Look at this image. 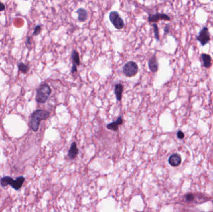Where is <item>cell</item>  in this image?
<instances>
[{
    "instance_id": "obj_1",
    "label": "cell",
    "mask_w": 213,
    "mask_h": 212,
    "mask_svg": "<svg viewBox=\"0 0 213 212\" xmlns=\"http://www.w3.org/2000/svg\"><path fill=\"white\" fill-rule=\"evenodd\" d=\"M49 116V113L44 110H37L35 111L31 116L29 126L34 132L38 131L40 123L42 120H46Z\"/></svg>"
},
{
    "instance_id": "obj_2",
    "label": "cell",
    "mask_w": 213,
    "mask_h": 212,
    "mask_svg": "<svg viewBox=\"0 0 213 212\" xmlns=\"http://www.w3.org/2000/svg\"><path fill=\"white\" fill-rule=\"evenodd\" d=\"M51 94V89L48 84L43 83L37 90L36 96V102L39 103H44Z\"/></svg>"
},
{
    "instance_id": "obj_3",
    "label": "cell",
    "mask_w": 213,
    "mask_h": 212,
    "mask_svg": "<svg viewBox=\"0 0 213 212\" xmlns=\"http://www.w3.org/2000/svg\"><path fill=\"white\" fill-rule=\"evenodd\" d=\"M138 72V65L135 62H128L123 67V73L127 77L136 75Z\"/></svg>"
},
{
    "instance_id": "obj_4",
    "label": "cell",
    "mask_w": 213,
    "mask_h": 212,
    "mask_svg": "<svg viewBox=\"0 0 213 212\" xmlns=\"http://www.w3.org/2000/svg\"><path fill=\"white\" fill-rule=\"evenodd\" d=\"M110 21L117 29H122L125 26V23L117 11H112L109 15Z\"/></svg>"
},
{
    "instance_id": "obj_5",
    "label": "cell",
    "mask_w": 213,
    "mask_h": 212,
    "mask_svg": "<svg viewBox=\"0 0 213 212\" xmlns=\"http://www.w3.org/2000/svg\"><path fill=\"white\" fill-rule=\"evenodd\" d=\"M196 39L197 41L200 42L202 46L209 43V41H210V34H209V30L207 27H204L201 30Z\"/></svg>"
},
{
    "instance_id": "obj_6",
    "label": "cell",
    "mask_w": 213,
    "mask_h": 212,
    "mask_svg": "<svg viewBox=\"0 0 213 212\" xmlns=\"http://www.w3.org/2000/svg\"><path fill=\"white\" fill-rule=\"evenodd\" d=\"M148 20L149 22H157L160 20H164V21H170V18L167 15L164 13H156V14L151 15L148 16Z\"/></svg>"
},
{
    "instance_id": "obj_7",
    "label": "cell",
    "mask_w": 213,
    "mask_h": 212,
    "mask_svg": "<svg viewBox=\"0 0 213 212\" xmlns=\"http://www.w3.org/2000/svg\"><path fill=\"white\" fill-rule=\"evenodd\" d=\"M168 162L171 166L178 167L181 162V157L178 154H173L169 157Z\"/></svg>"
},
{
    "instance_id": "obj_8",
    "label": "cell",
    "mask_w": 213,
    "mask_h": 212,
    "mask_svg": "<svg viewBox=\"0 0 213 212\" xmlns=\"http://www.w3.org/2000/svg\"><path fill=\"white\" fill-rule=\"evenodd\" d=\"M123 123V118L121 116H120L115 121V122L108 124L107 125V128L110 130H112L113 131H117L118 129V126Z\"/></svg>"
},
{
    "instance_id": "obj_9",
    "label": "cell",
    "mask_w": 213,
    "mask_h": 212,
    "mask_svg": "<svg viewBox=\"0 0 213 212\" xmlns=\"http://www.w3.org/2000/svg\"><path fill=\"white\" fill-rule=\"evenodd\" d=\"M148 67L152 72H157L158 69V64L156 58V55H153L148 62Z\"/></svg>"
},
{
    "instance_id": "obj_10",
    "label": "cell",
    "mask_w": 213,
    "mask_h": 212,
    "mask_svg": "<svg viewBox=\"0 0 213 212\" xmlns=\"http://www.w3.org/2000/svg\"><path fill=\"white\" fill-rule=\"evenodd\" d=\"M25 181V178L23 176H19L16 178L15 180H14L13 184L11 186L12 188H14L15 190H18L21 188L23 185Z\"/></svg>"
},
{
    "instance_id": "obj_11",
    "label": "cell",
    "mask_w": 213,
    "mask_h": 212,
    "mask_svg": "<svg viewBox=\"0 0 213 212\" xmlns=\"http://www.w3.org/2000/svg\"><path fill=\"white\" fill-rule=\"evenodd\" d=\"M79 153V149L77 147L76 143L74 142L70 146V148L69 151L68 156L70 159H73L75 158Z\"/></svg>"
},
{
    "instance_id": "obj_12",
    "label": "cell",
    "mask_w": 213,
    "mask_h": 212,
    "mask_svg": "<svg viewBox=\"0 0 213 212\" xmlns=\"http://www.w3.org/2000/svg\"><path fill=\"white\" fill-rule=\"evenodd\" d=\"M201 59L202 60V62H203V66L205 68L208 69L211 66L212 59L210 55L206 54V53H202Z\"/></svg>"
},
{
    "instance_id": "obj_13",
    "label": "cell",
    "mask_w": 213,
    "mask_h": 212,
    "mask_svg": "<svg viewBox=\"0 0 213 212\" xmlns=\"http://www.w3.org/2000/svg\"><path fill=\"white\" fill-rule=\"evenodd\" d=\"M13 182H14V179H12L11 177L5 176L0 179V184L3 187H5L8 186H11L13 184Z\"/></svg>"
},
{
    "instance_id": "obj_14",
    "label": "cell",
    "mask_w": 213,
    "mask_h": 212,
    "mask_svg": "<svg viewBox=\"0 0 213 212\" xmlns=\"http://www.w3.org/2000/svg\"><path fill=\"white\" fill-rule=\"evenodd\" d=\"M77 15H78V20L80 22H84L87 19V12L85 9L79 8L77 10Z\"/></svg>"
},
{
    "instance_id": "obj_15",
    "label": "cell",
    "mask_w": 213,
    "mask_h": 212,
    "mask_svg": "<svg viewBox=\"0 0 213 212\" xmlns=\"http://www.w3.org/2000/svg\"><path fill=\"white\" fill-rule=\"evenodd\" d=\"M123 90V87L122 85V84L118 83L115 85V94L116 98L118 101H120L121 100Z\"/></svg>"
},
{
    "instance_id": "obj_16",
    "label": "cell",
    "mask_w": 213,
    "mask_h": 212,
    "mask_svg": "<svg viewBox=\"0 0 213 212\" xmlns=\"http://www.w3.org/2000/svg\"><path fill=\"white\" fill-rule=\"evenodd\" d=\"M71 58H72L73 60L74 63H75L76 65H79L80 64L79 55V53L77 52V50H73L72 54H71Z\"/></svg>"
},
{
    "instance_id": "obj_17",
    "label": "cell",
    "mask_w": 213,
    "mask_h": 212,
    "mask_svg": "<svg viewBox=\"0 0 213 212\" xmlns=\"http://www.w3.org/2000/svg\"><path fill=\"white\" fill-rule=\"evenodd\" d=\"M18 68L19 72L25 74L28 73L29 70V67L23 62H19L18 63Z\"/></svg>"
},
{
    "instance_id": "obj_18",
    "label": "cell",
    "mask_w": 213,
    "mask_h": 212,
    "mask_svg": "<svg viewBox=\"0 0 213 212\" xmlns=\"http://www.w3.org/2000/svg\"><path fill=\"white\" fill-rule=\"evenodd\" d=\"M153 31H154V34H155V38L157 40L160 39V37H159V29H158V27L157 24L155 23H153Z\"/></svg>"
},
{
    "instance_id": "obj_19",
    "label": "cell",
    "mask_w": 213,
    "mask_h": 212,
    "mask_svg": "<svg viewBox=\"0 0 213 212\" xmlns=\"http://www.w3.org/2000/svg\"><path fill=\"white\" fill-rule=\"evenodd\" d=\"M42 31V27L40 25H38L36 26L35 27V29H34V31H33V35L32 36H38L39 35V34L40 33V32H41Z\"/></svg>"
},
{
    "instance_id": "obj_20",
    "label": "cell",
    "mask_w": 213,
    "mask_h": 212,
    "mask_svg": "<svg viewBox=\"0 0 213 212\" xmlns=\"http://www.w3.org/2000/svg\"><path fill=\"white\" fill-rule=\"evenodd\" d=\"M186 200L188 201H193L194 199V197L193 195V194H187L186 195Z\"/></svg>"
},
{
    "instance_id": "obj_21",
    "label": "cell",
    "mask_w": 213,
    "mask_h": 212,
    "mask_svg": "<svg viewBox=\"0 0 213 212\" xmlns=\"http://www.w3.org/2000/svg\"><path fill=\"white\" fill-rule=\"evenodd\" d=\"M177 137L180 139H183L184 137V134L182 133L181 131H179L177 133Z\"/></svg>"
},
{
    "instance_id": "obj_22",
    "label": "cell",
    "mask_w": 213,
    "mask_h": 212,
    "mask_svg": "<svg viewBox=\"0 0 213 212\" xmlns=\"http://www.w3.org/2000/svg\"><path fill=\"white\" fill-rule=\"evenodd\" d=\"M31 42H32V37H27L26 39V44L28 46H31Z\"/></svg>"
},
{
    "instance_id": "obj_23",
    "label": "cell",
    "mask_w": 213,
    "mask_h": 212,
    "mask_svg": "<svg viewBox=\"0 0 213 212\" xmlns=\"http://www.w3.org/2000/svg\"><path fill=\"white\" fill-rule=\"evenodd\" d=\"M77 71V65L75 64V63H74L73 65H72V69H71V72H72V73H75Z\"/></svg>"
},
{
    "instance_id": "obj_24",
    "label": "cell",
    "mask_w": 213,
    "mask_h": 212,
    "mask_svg": "<svg viewBox=\"0 0 213 212\" xmlns=\"http://www.w3.org/2000/svg\"><path fill=\"white\" fill-rule=\"evenodd\" d=\"M5 9V6L2 2L0 1V12L4 11Z\"/></svg>"
},
{
    "instance_id": "obj_25",
    "label": "cell",
    "mask_w": 213,
    "mask_h": 212,
    "mask_svg": "<svg viewBox=\"0 0 213 212\" xmlns=\"http://www.w3.org/2000/svg\"><path fill=\"white\" fill-rule=\"evenodd\" d=\"M169 29H170V26H169V25H166L164 28L165 34H167L169 32Z\"/></svg>"
}]
</instances>
